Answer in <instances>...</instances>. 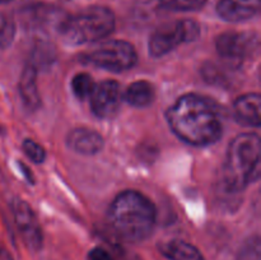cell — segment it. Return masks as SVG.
<instances>
[{
  "mask_svg": "<svg viewBox=\"0 0 261 260\" xmlns=\"http://www.w3.org/2000/svg\"><path fill=\"white\" fill-rule=\"evenodd\" d=\"M171 130L182 142L195 147L216 143L222 135V124L206 99L195 93L181 96L167 111Z\"/></svg>",
  "mask_w": 261,
  "mask_h": 260,
  "instance_id": "6da1fadb",
  "label": "cell"
},
{
  "mask_svg": "<svg viewBox=\"0 0 261 260\" xmlns=\"http://www.w3.org/2000/svg\"><path fill=\"white\" fill-rule=\"evenodd\" d=\"M107 219L112 231L122 241L142 242L152 235L157 212L144 194L135 190L120 193L107 211Z\"/></svg>",
  "mask_w": 261,
  "mask_h": 260,
  "instance_id": "7a4b0ae2",
  "label": "cell"
},
{
  "mask_svg": "<svg viewBox=\"0 0 261 260\" xmlns=\"http://www.w3.org/2000/svg\"><path fill=\"white\" fill-rule=\"evenodd\" d=\"M261 142L255 133H244L232 140L223 166V184L231 193H240L260 175Z\"/></svg>",
  "mask_w": 261,
  "mask_h": 260,
  "instance_id": "3957f363",
  "label": "cell"
},
{
  "mask_svg": "<svg viewBox=\"0 0 261 260\" xmlns=\"http://www.w3.org/2000/svg\"><path fill=\"white\" fill-rule=\"evenodd\" d=\"M115 27L116 18L110 8L92 5L74 15H66L59 35L69 45H84L109 37Z\"/></svg>",
  "mask_w": 261,
  "mask_h": 260,
  "instance_id": "277c9868",
  "label": "cell"
},
{
  "mask_svg": "<svg viewBox=\"0 0 261 260\" xmlns=\"http://www.w3.org/2000/svg\"><path fill=\"white\" fill-rule=\"evenodd\" d=\"M82 60L103 70L121 73L137 65L138 54L127 41L111 40L99 43L93 50L84 54Z\"/></svg>",
  "mask_w": 261,
  "mask_h": 260,
  "instance_id": "5b68a950",
  "label": "cell"
},
{
  "mask_svg": "<svg viewBox=\"0 0 261 260\" xmlns=\"http://www.w3.org/2000/svg\"><path fill=\"white\" fill-rule=\"evenodd\" d=\"M200 35V25L193 19H181L160 25L150 35L149 54L153 58H163L182 43L193 42Z\"/></svg>",
  "mask_w": 261,
  "mask_h": 260,
  "instance_id": "8992f818",
  "label": "cell"
},
{
  "mask_svg": "<svg viewBox=\"0 0 261 260\" xmlns=\"http://www.w3.org/2000/svg\"><path fill=\"white\" fill-rule=\"evenodd\" d=\"M257 46V36L252 32H226L216 41L217 53L222 59L240 64Z\"/></svg>",
  "mask_w": 261,
  "mask_h": 260,
  "instance_id": "52a82bcc",
  "label": "cell"
},
{
  "mask_svg": "<svg viewBox=\"0 0 261 260\" xmlns=\"http://www.w3.org/2000/svg\"><path fill=\"white\" fill-rule=\"evenodd\" d=\"M13 216L25 246L32 251L41 250L43 245L42 229L30 204L20 199L13 201Z\"/></svg>",
  "mask_w": 261,
  "mask_h": 260,
  "instance_id": "ba28073f",
  "label": "cell"
},
{
  "mask_svg": "<svg viewBox=\"0 0 261 260\" xmlns=\"http://www.w3.org/2000/svg\"><path fill=\"white\" fill-rule=\"evenodd\" d=\"M121 102L120 84L116 81H103L96 84L91 97L89 105L91 110L98 119L109 120L116 115Z\"/></svg>",
  "mask_w": 261,
  "mask_h": 260,
  "instance_id": "9c48e42d",
  "label": "cell"
},
{
  "mask_svg": "<svg viewBox=\"0 0 261 260\" xmlns=\"http://www.w3.org/2000/svg\"><path fill=\"white\" fill-rule=\"evenodd\" d=\"M261 0H218L217 13L231 23L251 19L260 12Z\"/></svg>",
  "mask_w": 261,
  "mask_h": 260,
  "instance_id": "30bf717a",
  "label": "cell"
},
{
  "mask_svg": "<svg viewBox=\"0 0 261 260\" xmlns=\"http://www.w3.org/2000/svg\"><path fill=\"white\" fill-rule=\"evenodd\" d=\"M66 144L70 149L82 155H94L103 148L105 142L101 134L87 127L73 129L66 137Z\"/></svg>",
  "mask_w": 261,
  "mask_h": 260,
  "instance_id": "8fae6325",
  "label": "cell"
},
{
  "mask_svg": "<svg viewBox=\"0 0 261 260\" xmlns=\"http://www.w3.org/2000/svg\"><path fill=\"white\" fill-rule=\"evenodd\" d=\"M260 105L261 97L259 93H246L239 97L234 102V117L237 122L244 126H260Z\"/></svg>",
  "mask_w": 261,
  "mask_h": 260,
  "instance_id": "7c38bea8",
  "label": "cell"
},
{
  "mask_svg": "<svg viewBox=\"0 0 261 260\" xmlns=\"http://www.w3.org/2000/svg\"><path fill=\"white\" fill-rule=\"evenodd\" d=\"M37 70L35 65L28 63L22 71L19 79V94L23 103L28 110H37L41 105L40 92L37 86Z\"/></svg>",
  "mask_w": 261,
  "mask_h": 260,
  "instance_id": "4fadbf2b",
  "label": "cell"
},
{
  "mask_svg": "<svg viewBox=\"0 0 261 260\" xmlns=\"http://www.w3.org/2000/svg\"><path fill=\"white\" fill-rule=\"evenodd\" d=\"M158 250L168 260H205L198 247L184 240H168L158 245Z\"/></svg>",
  "mask_w": 261,
  "mask_h": 260,
  "instance_id": "5bb4252c",
  "label": "cell"
},
{
  "mask_svg": "<svg viewBox=\"0 0 261 260\" xmlns=\"http://www.w3.org/2000/svg\"><path fill=\"white\" fill-rule=\"evenodd\" d=\"M155 98V89L148 81H137L130 84L124 93V99L133 107L143 109L153 103Z\"/></svg>",
  "mask_w": 261,
  "mask_h": 260,
  "instance_id": "9a60e30c",
  "label": "cell"
},
{
  "mask_svg": "<svg viewBox=\"0 0 261 260\" xmlns=\"http://www.w3.org/2000/svg\"><path fill=\"white\" fill-rule=\"evenodd\" d=\"M94 87H96V83H94L93 78L87 73L75 74L71 81V89H73L74 96L81 101L89 99Z\"/></svg>",
  "mask_w": 261,
  "mask_h": 260,
  "instance_id": "2e32d148",
  "label": "cell"
},
{
  "mask_svg": "<svg viewBox=\"0 0 261 260\" xmlns=\"http://www.w3.org/2000/svg\"><path fill=\"white\" fill-rule=\"evenodd\" d=\"M208 0H160V5L171 12H194L206 4Z\"/></svg>",
  "mask_w": 261,
  "mask_h": 260,
  "instance_id": "e0dca14e",
  "label": "cell"
},
{
  "mask_svg": "<svg viewBox=\"0 0 261 260\" xmlns=\"http://www.w3.org/2000/svg\"><path fill=\"white\" fill-rule=\"evenodd\" d=\"M15 24L9 15L0 13V48H7L14 40Z\"/></svg>",
  "mask_w": 261,
  "mask_h": 260,
  "instance_id": "ac0fdd59",
  "label": "cell"
},
{
  "mask_svg": "<svg viewBox=\"0 0 261 260\" xmlns=\"http://www.w3.org/2000/svg\"><path fill=\"white\" fill-rule=\"evenodd\" d=\"M237 260H261V246L259 236L247 240L240 249Z\"/></svg>",
  "mask_w": 261,
  "mask_h": 260,
  "instance_id": "d6986e66",
  "label": "cell"
},
{
  "mask_svg": "<svg viewBox=\"0 0 261 260\" xmlns=\"http://www.w3.org/2000/svg\"><path fill=\"white\" fill-rule=\"evenodd\" d=\"M23 152L35 163H42L46 158V150L40 143L35 142L33 139H24L23 142Z\"/></svg>",
  "mask_w": 261,
  "mask_h": 260,
  "instance_id": "ffe728a7",
  "label": "cell"
},
{
  "mask_svg": "<svg viewBox=\"0 0 261 260\" xmlns=\"http://www.w3.org/2000/svg\"><path fill=\"white\" fill-rule=\"evenodd\" d=\"M87 260H114V257L111 256L107 250H105L103 247H93L91 251L87 255Z\"/></svg>",
  "mask_w": 261,
  "mask_h": 260,
  "instance_id": "44dd1931",
  "label": "cell"
},
{
  "mask_svg": "<svg viewBox=\"0 0 261 260\" xmlns=\"http://www.w3.org/2000/svg\"><path fill=\"white\" fill-rule=\"evenodd\" d=\"M0 260H14L7 247L0 242Z\"/></svg>",
  "mask_w": 261,
  "mask_h": 260,
  "instance_id": "7402d4cb",
  "label": "cell"
},
{
  "mask_svg": "<svg viewBox=\"0 0 261 260\" xmlns=\"http://www.w3.org/2000/svg\"><path fill=\"white\" fill-rule=\"evenodd\" d=\"M9 2H12V0H0V4H7Z\"/></svg>",
  "mask_w": 261,
  "mask_h": 260,
  "instance_id": "603a6c76",
  "label": "cell"
}]
</instances>
